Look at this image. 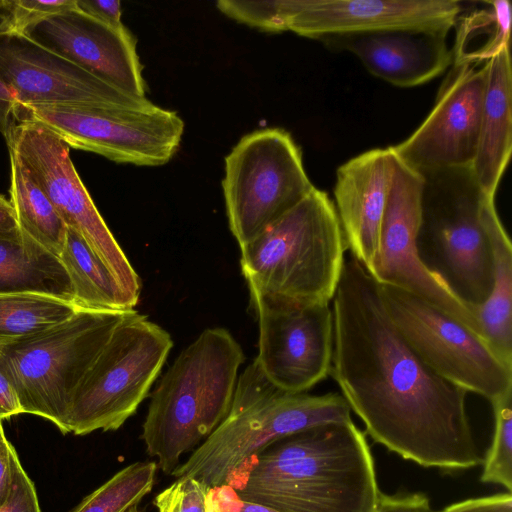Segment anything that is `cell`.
<instances>
[{
    "label": "cell",
    "instance_id": "13",
    "mask_svg": "<svg viewBox=\"0 0 512 512\" xmlns=\"http://www.w3.org/2000/svg\"><path fill=\"white\" fill-rule=\"evenodd\" d=\"M263 375L279 389L306 393L330 374L334 327L329 304H301L250 292Z\"/></svg>",
    "mask_w": 512,
    "mask_h": 512
},
{
    "label": "cell",
    "instance_id": "39",
    "mask_svg": "<svg viewBox=\"0 0 512 512\" xmlns=\"http://www.w3.org/2000/svg\"><path fill=\"white\" fill-rule=\"evenodd\" d=\"M15 32L13 0H0V35Z\"/></svg>",
    "mask_w": 512,
    "mask_h": 512
},
{
    "label": "cell",
    "instance_id": "28",
    "mask_svg": "<svg viewBox=\"0 0 512 512\" xmlns=\"http://www.w3.org/2000/svg\"><path fill=\"white\" fill-rule=\"evenodd\" d=\"M494 414V435L486 455L481 481L512 489V388L490 401Z\"/></svg>",
    "mask_w": 512,
    "mask_h": 512
},
{
    "label": "cell",
    "instance_id": "16",
    "mask_svg": "<svg viewBox=\"0 0 512 512\" xmlns=\"http://www.w3.org/2000/svg\"><path fill=\"white\" fill-rule=\"evenodd\" d=\"M0 75L14 94L17 112L39 106L152 104L94 77L17 32L0 35Z\"/></svg>",
    "mask_w": 512,
    "mask_h": 512
},
{
    "label": "cell",
    "instance_id": "24",
    "mask_svg": "<svg viewBox=\"0 0 512 512\" xmlns=\"http://www.w3.org/2000/svg\"><path fill=\"white\" fill-rule=\"evenodd\" d=\"M11 165V203L18 227L60 258L67 226L17 153L8 148Z\"/></svg>",
    "mask_w": 512,
    "mask_h": 512
},
{
    "label": "cell",
    "instance_id": "5",
    "mask_svg": "<svg viewBox=\"0 0 512 512\" xmlns=\"http://www.w3.org/2000/svg\"><path fill=\"white\" fill-rule=\"evenodd\" d=\"M240 250L249 292L301 304H329L347 245L334 203L315 187Z\"/></svg>",
    "mask_w": 512,
    "mask_h": 512
},
{
    "label": "cell",
    "instance_id": "17",
    "mask_svg": "<svg viewBox=\"0 0 512 512\" xmlns=\"http://www.w3.org/2000/svg\"><path fill=\"white\" fill-rule=\"evenodd\" d=\"M462 13L455 0H286V28L322 42L389 30L448 35Z\"/></svg>",
    "mask_w": 512,
    "mask_h": 512
},
{
    "label": "cell",
    "instance_id": "40",
    "mask_svg": "<svg viewBox=\"0 0 512 512\" xmlns=\"http://www.w3.org/2000/svg\"><path fill=\"white\" fill-rule=\"evenodd\" d=\"M16 227L18 223L12 203L0 194V231Z\"/></svg>",
    "mask_w": 512,
    "mask_h": 512
},
{
    "label": "cell",
    "instance_id": "41",
    "mask_svg": "<svg viewBox=\"0 0 512 512\" xmlns=\"http://www.w3.org/2000/svg\"><path fill=\"white\" fill-rule=\"evenodd\" d=\"M240 512H278L270 507L253 503V502H246L244 501L243 507Z\"/></svg>",
    "mask_w": 512,
    "mask_h": 512
},
{
    "label": "cell",
    "instance_id": "23",
    "mask_svg": "<svg viewBox=\"0 0 512 512\" xmlns=\"http://www.w3.org/2000/svg\"><path fill=\"white\" fill-rule=\"evenodd\" d=\"M59 259L69 276L76 307L103 311L134 309L104 264L72 228L67 227Z\"/></svg>",
    "mask_w": 512,
    "mask_h": 512
},
{
    "label": "cell",
    "instance_id": "31",
    "mask_svg": "<svg viewBox=\"0 0 512 512\" xmlns=\"http://www.w3.org/2000/svg\"><path fill=\"white\" fill-rule=\"evenodd\" d=\"M15 32L34 21L76 6V0H13Z\"/></svg>",
    "mask_w": 512,
    "mask_h": 512
},
{
    "label": "cell",
    "instance_id": "19",
    "mask_svg": "<svg viewBox=\"0 0 512 512\" xmlns=\"http://www.w3.org/2000/svg\"><path fill=\"white\" fill-rule=\"evenodd\" d=\"M394 167L390 149L376 148L351 158L336 172L334 206L347 249L367 271L379 253Z\"/></svg>",
    "mask_w": 512,
    "mask_h": 512
},
{
    "label": "cell",
    "instance_id": "33",
    "mask_svg": "<svg viewBox=\"0 0 512 512\" xmlns=\"http://www.w3.org/2000/svg\"><path fill=\"white\" fill-rule=\"evenodd\" d=\"M439 512H512L511 492L454 503Z\"/></svg>",
    "mask_w": 512,
    "mask_h": 512
},
{
    "label": "cell",
    "instance_id": "25",
    "mask_svg": "<svg viewBox=\"0 0 512 512\" xmlns=\"http://www.w3.org/2000/svg\"><path fill=\"white\" fill-rule=\"evenodd\" d=\"M486 5L459 16L452 48L453 63L483 65L510 44V2L498 0L486 2Z\"/></svg>",
    "mask_w": 512,
    "mask_h": 512
},
{
    "label": "cell",
    "instance_id": "3",
    "mask_svg": "<svg viewBox=\"0 0 512 512\" xmlns=\"http://www.w3.org/2000/svg\"><path fill=\"white\" fill-rule=\"evenodd\" d=\"M244 361L233 335L214 327L202 331L166 370L151 395L141 435L162 472L171 474L226 417Z\"/></svg>",
    "mask_w": 512,
    "mask_h": 512
},
{
    "label": "cell",
    "instance_id": "15",
    "mask_svg": "<svg viewBox=\"0 0 512 512\" xmlns=\"http://www.w3.org/2000/svg\"><path fill=\"white\" fill-rule=\"evenodd\" d=\"M485 65L452 63L435 105L405 140L388 147L406 167L419 175L471 167L476 155Z\"/></svg>",
    "mask_w": 512,
    "mask_h": 512
},
{
    "label": "cell",
    "instance_id": "22",
    "mask_svg": "<svg viewBox=\"0 0 512 512\" xmlns=\"http://www.w3.org/2000/svg\"><path fill=\"white\" fill-rule=\"evenodd\" d=\"M20 292L73 303L71 282L60 259L16 227L0 231V294Z\"/></svg>",
    "mask_w": 512,
    "mask_h": 512
},
{
    "label": "cell",
    "instance_id": "14",
    "mask_svg": "<svg viewBox=\"0 0 512 512\" xmlns=\"http://www.w3.org/2000/svg\"><path fill=\"white\" fill-rule=\"evenodd\" d=\"M394 159V174L381 225L379 253L368 273L378 284L396 287L420 297L486 339L471 309L420 261L416 239L422 177L395 156Z\"/></svg>",
    "mask_w": 512,
    "mask_h": 512
},
{
    "label": "cell",
    "instance_id": "9",
    "mask_svg": "<svg viewBox=\"0 0 512 512\" xmlns=\"http://www.w3.org/2000/svg\"><path fill=\"white\" fill-rule=\"evenodd\" d=\"M224 163L222 189L226 214L240 247L315 189L304 169L299 147L280 128L244 135Z\"/></svg>",
    "mask_w": 512,
    "mask_h": 512
},
{
    "label": "cell",
    "instance_id": "18",
    "mask_svg": "<svg viewBox=\"0 0 512 512\" xmlns=\"http://www.w3.org/2000/svg\"><path fill=\"white\" fill-rule=\"evenodd\" d=\"M17 33L94 77L146 98L136 40L124 24L109 25L75 6L29 23Z\"/></svg>",
    "mask_w": 512,
    "mask_h": 512
},
{
    "label": "cell",
    "instance_id": "8",
    "mask_svg": "<svg viewBox=\"0 0 512 512\" xmlns=\"http://www.w3.org/2000/svg\"><path fill=\"white\" fill-rule=\"evenodd\" d=\"M172 346L165 329L130 310L78 386L67 415V432L118 430L147 397Z\"/></svg>",
    "mask_w": 512,
    "mask_h": 512
},
{
    "label": "cell",
    "instance_id": "35",
    "mask_svg": "<svg viewBox=\"0 0 512 512\" xmlns=\"http://www.w3.org/2000/svg\"><path fill=\"white\" fill-rule=\"evenodd\" d=\"M76 8L109 25L123 24L121 22V3L118 0H76Z\"/></svg>",
    "mask_w": 512,
    "mask_h": 512
},
{
    "label": "cell",
    "instance_id": "32",
    "mask_svg": "<svg viewBox=\"0 0 512 512\" xmlns=\"http://www.w3.org/2000/svg\"><path fill=\"white\" fill-rule=\"evenodd\" d=\"M376 512H439L432 509L423 493L386 495L380 493Z\"/></svg>",
    "mask_w": 512,
    "mask_h": 512
},
{
    "label": "cell",
    "instance_id": "26",
    "mask_svg": "<svg viewBox=\"0 0 512 512\" xmlns=\"http://www.w3.org/2000/svg\"><path fill=\"white\" fill-rule=\"evenodd\" d=\"M78 309L70 301L42 293L0 294V346L50 329L69 319Z\"/></svg>",
    "mask_w": 512,
    "mask_h": 512
},
{
    "label": "cell",
    "instance_id": "27",
    "mask_svg": "<svg viewBox=\"0 0 512 512\" xmlns=\"http://www.w3.org/2000/svg\"><path fill=\"white\" fill-rule=\"evenodd\" d=\"M157 469L154 461L131 463L87 495L71 512H126L150 493Z\"/></svg>",
    "mask_w": 512,
    "mask_h": 512
},
{
    "label": "cell",
    "instance_id": "34",
    "mask_svg": "<svg viewBox=\"0 0 512 512\" xmlns=\"http://www.w3.org/2000/svg\"><path fill=\"white\" fill-rule=\"evenodd\" d=\"M243 503L233 486L222 484L208 489L205 512H240Z\"/></svg>",
    "mask_w": 512,
    "mask_h": 512
},
{
    "label": "cell",
    "instance_id": "6",
    "mask_svg": "<svg viewBox=\"0 0 512 512\" xmlns=\"http://www.w3.org/2000/svg\"><path fill=\"white\" fill-rule=\"evenodd\" d=\"M420 176L419 259L468 307L482 304L493 287L488 215L495 198L480 188L471 167Z\"/></svg>",
    "mask_w": 512,
    "mask_h": 512
},
{
    "label": "cell",
    "instance_id": "38",
    "mask_svg": "<svg viewBox=\"0 0 512 512\" xmlns=\"http://www.w3.org/2000/svg\"><path fill=\"white\" fill-rule=\"evenodd\" d=\"M22 413L16 392L0 370V419L10 418Z\"/></svg>",
    "mask_w": 512,
    "mask_h": 512
},
{
    "label": "cell",
    "instance_id": "7",
    "mask_svg": "<svg viewBox=\"0 0 512 512\" xmlns=\"http://www.w3.org/2000/svg\"><path fill=\"white\" fill-rule=\"evenodd\" d=\"M129 311L78 309L50 329L0 346V370L13 386L22 413L45 418L68 433L75 392Z\"/></svg>",
    "mask_w": 512,
    "mask_h": 512
},
{
    "label": "cell",
    "instance_id": "2",
    "mask_svg": "<svg viewBox=\"0 0 512 512\" xmlns=\"http://www.w3.org/2000/svg\"><path fill=\"white\" fill-rule=\"evenodd\" d=\"M234 488L241 500L278 512H376L381 493L369 445L352 420L274 441Z\"/></svg>",
    "mask_w": 512,
    "mask_h": 512
},
{
    "label": "cell",
    "instance_id": "11",
    "mask_svg": "<svg viewBox=\"0 0 512 512\" xmlns=\"http://www.w3.org/2000/svg\"><path fill=\"white\" fill-rule=\"evenodd\" d=\"M42 124L68 147L117 163L161 166L179 149L184 122L176 111L146 107L39 106L19 110L16 121Z\"/></svg>",
    "mask_w": 512,
    "mask_h": 512
},
{
    "label": "cell",
    "instance_id": "21",
    "mask_svg": "<svg viewBox=\"0 0 512 512\" xmlns=\"http://www.w3.org/2000/svg\"><path fill=\"white\" fill-rule=\"evenodd\" d=\"M476 155L471 166L480 188L495 198L512 151V70L509 45L484 63Z\"/></svg>",
    "mask_w": 512,
    "mask_h": 512
},
{
    "label": "cell",
    "instance_id": "12",
    "mask_svg": "<svg viewBox=\"0 0 512 512\" xmlns=\"http://www.w3.org/2000/svg\"><path fill=\"white\" fill-rule=\"evenodd\" d=\"M67 227L75 230L110 272L130 306L138 303L141 280L81 181L69 147L35 121L17 122L5 137Z\"/></svg>",
    "mask_w": 512,
    "mask_h": 512
},
{
    "label": "cell",
    "instance_id": "30",
    "mask_svg": "<svg viewBox=\"0 0 512 512\" xmlns=\"http://www.w3.org/2000/svg\"><path fill=\"white\" fill-rule=\"evenodd\" d=\"M0 512H41L35 486L19 458L14 463L10 490Z\"/></svg>",
    "mask_w": 512,
    "mask_h": 512
},
{
    "label": "cell",
    "instance_id": "36",
    "mask_svg": "<svg viewBox=\"0 0 512 512\" xmlns=\"http://www.w3.org/2000/svg\"><path fill=\"white\" fill-rule=\"evenodd\" d=\"M18 459L17 452L5 436L0 419V505L6 500L13 476L14 463Z\"/></svg>",
    "mask_w": 512,
    "mask_h": 512
},
{
    "label": "cell",
    "instance_id": "10",
    "mask_svg": "<svg viewBox=\"0 0 512 512\" xmlns=\"http://www.w3.org/2000/svg\"><path fill=\"white\" fill-rule=\"evenodd\" d=\"M378 285L394 325L436 374L489 401L512 388V360L486 339L420 297Z\"/></svg>",
    "mask_w": 512,
    "mask_h": 512
},
{
    "label": "cell",
    "instance_id": "20",
    "mask_svg": "<svg viewBox=\"0 0 512 512\" xmlns=\"http://www.w3.org/2000/svg\"><path fill=\"white\" fill-rule=\"evenodd\" d=\"M447 35L389 30L330 38L323 43L354 54L374 76L398 87H414L442 74L453 63Z\"/></svg>",
    "mask_w": 512,
    "mask_h": 512
},
{
    "label": "cell",
    "instance_id": "1",
    "mask_svg": "<svg viewBox=\"0 0 512 512\" xmlns=\"http://www.w3.org/2000/svg\"><path fill=\"white\" fill-rule=\"evenodd\" d=\"M330 374L377 443L424 467L483 463L466 394L428 367L390 318L378 283L350 253L332 299Z\"/></svg>",
    "mask_w": 512,
    "mask_h": 512
},
{
    "label": "cell",
    "instance_id": "42",
    "mask_svg": "<svg viewBox=\"0 0 512 512\" xmlns=\"http://www.w3.org/2000/svg\"><path fill=\"white\" fill-rule=\"evenodd\" d=\"M126 512H141V510L139 509V505H136L127 510Z\"/></svg>",
    "mask_w": 512,
    "mask_h": 512
},
{
    "label": "cell",
    "instance_id": "37",
    "mask_svg": "<svg viewBox=\"0 0 512 512\" xmlns=\"http://www.w3.org/2000/svg\"><path fill=\"white\" fill-rule=\"evenodd\" d=\"M17 103L14 94L0 75V133L6 137L16 121Z\"/></svg>",
    "mask_w": 512,
    "mask_h": 512
},
{
    "label": "cell",
    "instance_id": "4",
    "mask_svg": "<svg viewBox=\"0 0 512 512\" xmlns=\"http://www.w3.org/2000/svg\"><path fill=\"white\" fill-rule=\"evenodd\" d=\"M350 420L341 394L283 391L253 361L238 376L226 417L170 475L195 478L208 488L234 486L240 472L274 441L318 424Z\"/></svg>",
    "mask_w": 512,
    "mask_h": 512
},
{
    "label": "cell",
    "instance_id": "29",
    "mask_svg": "<svg viewBox=\"0 0 512 512\" xmlns=\"http://www.w3.org/2000/svg\"><path fill=\"white\" fill-rule=\"evenodd\" d=\"M208 487L191 477H179L154 498L159 512H205Z\"/></svg>",
    "mask_w": 512,
    "mask_h": 512
}]
</instances>
